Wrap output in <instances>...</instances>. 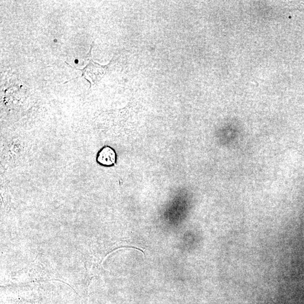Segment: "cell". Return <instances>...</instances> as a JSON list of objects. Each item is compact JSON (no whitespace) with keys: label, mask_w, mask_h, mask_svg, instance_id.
<instances>
[{"label":"cell","mask_w":304,"mask_h":304,"mask_svg":"<svg viewBox=\"0 0 304 304\" xmlns=\"http://www.w3.org/2000/svg\"><path fill=\"white\" fill-rule=\"evenodd\" d=\"M105 70L106 67H102L91 61L87 67L83 69V76L89 81L91 80L95 84L103 78Z\"/></svg>","instance_id":"1"},{"label":"cell","mask_w":304,"mask_h":304,"mask_svg":"<svg viewBox=\"0 0 304 304\" xmlns=\"http://www.w3.org/2000/svg\"><path fill=\"white\" fill-rule=\"evenodd\" d=\"M96 161L99 164L109 167L114 165L117 161L116 151L109 146H104L98 152Z\"/></svg>","instance_id":"2"}]
</instances>
